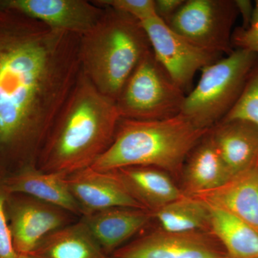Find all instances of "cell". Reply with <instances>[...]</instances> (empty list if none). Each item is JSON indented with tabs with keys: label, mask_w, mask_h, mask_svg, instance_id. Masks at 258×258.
I'll return each instance as SVG.
<instances>
[{
	"label": "cell",
	"mask_w": 258,
	"mask_h": 258,
	"mask_svg": "<svg viewBox=\"0 0 258 258\" xmlns=\"http://www.w3.org/2000/svg\"><path fill=\"white\" fill-rule=\"evenodd\" d=\"M80 37L0 8V150L37 159L82 71Z\"/></svg>",
	"instance_id": "cell-1"
},
{
	"label": "cell",
	"mask_w": 258,
	"mask_h": 258,
	"mask_svg": "<svg viewBox=\"0 0 258 258\" xmlns=\"http://www.w3.org/2000/svg\"><path fill=\"white\" fill-rule=\"evenodd\" d=\"M120 119L115 101L81 71L42 144L37 167L64 177L87 169L111 145Z\"/></svg>",
	"instance_id": "cell-2"
},
{
	"label": "cell",
	"mask_w": 258,
	"mask_h": 258,
	"mask_svg": "<svg viewBox=\"0 0 258 258\" xmlns=\"http://www.w3.org/2000/svg\"><path fill=\"white\" fill-rule=\"evenodd\" d=\"M209 131L198 128L181 114L159 120L121 118L111 145L88 168L108 172L152 166L177 175Z\"/></svg>",
	"instance_id": "cell-3"
},
{
	"label": "cell",
	"mask_w": 258,
	"mask_h": 258,
	"mask_svg": "<svg viewBox=\"0 0 258 258\" xmlns=\"http://www.w3.org/2000/svg\"><path fill=\"white\" fill-rule=\"evenodd\" d=\"M104 8L98 23L80 37V59L83 74L93 86L115 101L152 47L139 20Z\"/></svg>",
	"instance_id": "cell-4"
},
{
	"label": "cell",
	"mask_w": 258,
	"mask_h": 258,
	"mask_svg": "<svg viewBox=\"0 0 258 258\" xmlns=\"http://www.w3.org/2000/svg\"><path fill=\"white\" fill-rule=\"evenodd\" d=\"M258 56L235 49L207 66L196 87L186 95L180 114L195 126L210 130L238 101Z\"/></svg>",
	"instance_id": "cell-5"
},
{
	"label": "cell",
	"mask_w": 258,
	"mask_h": 258,
	"mask_svg": "<svg viewBox=\"0 0 258 258\" xmlns=\"http://www.w3.org/2000/svg\"><path fill=\"white\" fill-rule=\"evenodd\" d=\"M185 97L152 49L131 75L115 104L121 118L164 120L181 113Z\"/></svg>",
	"instance_id": "cell-6"
},
{
	"label": "cell",
	"mask_w": 258,
	"mask_h": 258,
	"mask_svg": "<svg viewBox=\"0 0 258 258\" xmlns=\"http://www.w3.org/2000/svg\"><path fill=\"white\" fill-rule=\"evenodd\" d=\"M239 13L235 0H185L167 25L195 45L221 55L232 50V28Z\"/></svg>",
	"instance_id": "cell-7"
},
{
	"label": "cell",
	"mask_w": 258,
	"mask_h": 258,
	"mask_svg": "<svg viewBox=\"0 0 258 258\" xmlns=\"http://www.w3.org/2000/svg\"><path fill=\"white\" fill-rule=\"evenodd\" d=\"M141 23L156 58L184 92L199 71L220 59V55L195 46L158 16Z\"/></svg>",
	"instance_id": "cell-8"
},
{
	"label": "cell",
	"mask_w": 258,
	"mask_h": 258,
	"mask_svg": "<svg viewBox=\"0 0 258 258\" xmlns=\"http://www.w3.org/2000/svg\"><path fill=\"white\" fill-rule=\"evenodd\" d=\"M0 8L18 12L60 31L82 36L98 23L105 8L86 0H6Z\"/></svg>",
	"instance_id": "cell-9"
},
{
	"label": "cell",
	"mask_w": 258,
	"mask_h": 258,
	"mask_svg": "<svg viewBox=\"0 0 258 258\" xmlns=\"http://www.w3.org/2000/svg\"><path fill=\"white\" fill-rule=\"evenodd\" d=\"M10 229L17 253L30 254L47 235L69 225V212L31 197L10 203Z\"/></svg>",
	"instance_id": "cell-10"
},
{
	"label": "cell",
	"mask_w": 258,
	"mask_h": 258,
	"mask_svg": "<svg viewBox=\"0 0 258 258\" xmlns=\"http://www.w3.org/2000/svg\"><path fill=\"white\" fill-rule=\"evenodd\" d=\"M205 232L155 230L119 249L115 258H229Z\"/></svg>",
	"instance_id": "cell-11"
},
{
	"label": "cell",
	"mask_w": 258,
	"mask_h": 258,
	"mask_svg": "<svg viewBox=\"0 0 258 258\" xmlns=\"http://www.w3.org/2000/svg\"><path fill=\"white\" fill-rule=\"evenodd\" d=\"M66 179L82 210L83 216L113 208L146 210L130 195L113 171L87 168L66 176Z\"/></svg>",
	"instance_id": "cell-12"
},
{
	"label": "cell",
	"mask_w": 258,
	"mask_h": 258,
	"mask_svg": "<svg viewBox=\"0 0 258 258\" xmlns=\"http://www.w3.org/2000/svg\"><path fill=\"white\" fill-rule=\"evenodd\" d=\"M182 191L198 196L218 189L232 177L222 159L210 130L189 153L181 171Z\"/></svg>",
	"instance_id": "cell-13"
},
{
	"label": "cell",
	"mask_w": 258,
	"mask_h": 258,
	"mask_svg": "<svg viewBox=\"0 0 258 258\" xmlns=\"http://www.w3.org/2000/svg\"><path fill=\"white\" fill-rule=\"evenodd\" d=\"M210 134L232 176L258 164L257 125L242 119L222 120Z\"/></svg>",
	"instance_id": "cell-14"
},
{
	"label": "cell",
	"mask_w": 258,
	"mask_h": 258,
	"mask_svg": "<svg viewBox=\"0 0 258 258\" xmlns=\"http://www.w3.org/2000/svg\"><path fill=\"white\" fill-rule=\"evenodd\" d=\"M152 213L144 209L113 208L83 216V221L105 252H112L142 230Z\"/></svg>",
	"instance_id": "cell-15"
},
{
	"label": "cell",
	"mask_w": 258,
	"mask_h": 258,
	"mask_svg": "<svg viewBox=\"0 0 258 258\" xmlns=\"http://www.w3.org/2000/svg\"><path fill=\"white\" fill-rule=\"evenodd\" d=\"M3 189L7 193L24 194L73 215H83L82 210L73 196L66 177L45 172L35 166H25L15 175L5 180Z\"/></svg>",
	"instance_id": "cell-16"
},
{
	"label": "cell",
	"mask_w": 258,
	"mask_h": 258,
	"mask_svg": "<svg viewBox=\"0 0 258 258\" xmlns=\"http://www.w3.org/2000/svg\"><path fill=\"white\" fill-rule=\"evenodd\" d=\"M113 172L130 195L152 213L184 195L171 174L158 168L132 166Z\"/></svg>",
	"instance_id": "cell-17"
},
{
	"label": "cell",
	"mask_w": 258,
	"mask_h": 258,
	"mask_svg": "<svg viewBox=\"0 0 258 258\" xmlns=\"http://www.w3.org/2000/svg\"><path fill=\"white\" fill-rule=\"evenodd\" d=\"M195 197L225 209L258 232V164L218 189Z\"/></svg>",
	"instance_id": "cell-18"
},
{
	"label": "cell",
	"mask_w": 258,
	"mask_h": 258,
	"mask_svg": "<svg viewBox=\"0 0 258 258\" xmlns=\"http://www.w3.org/2000/svg\"><path fill=\"white\" fill-rule=\"evenodd\" d=\"M30 254L37 258H108L83 220L51 232Z\"/></svg>",
	"instance_id": "cell-19"
},
{
	"label": "cell",
	"mask_w": 258,
	"mask_h": 258,
	"mask_svg": "<svg viewBox=\"0 0 258 258\" xmlns=\"http://www.w3.org/2000/svg\"><path fill=\"white\" fill-rule=\"evenodd\" d=\"M206 203L210 233L221 242L228 257L258 258L257 231L225 209Z\"/></svg>",
	"instance_id": "cell-20"
},
{
	"label": "cell",
	"mask_w": 258,
	"mask_h": 258,
	"mask_svg": "<svg viewBox=\"0 0 258 258\" xmlns=\"http://www.w3.org/2000/svg\"><path fill=\"white\" fill-rule=\"evenodd\" d=\"M161 230L184 233L210 232V211L201 198L184 195L172 203L152 212Z\"/></svg>",
	"instance_id": "cell-21"
},
{
	"label": "cell",
	"mask_w": 258,
	"mask_h": 258,
	"mask_svg": "<svg viewBox=\"0 0 258 258\" xmlns=\"http://www.w3.org/2000/svg\"><path fill=\"white\" fill-rule=\"evenodd\" d=\"M234 119L248 120L258 126V58L238 101L221 121Z\"/></svg>",
	"instance_id": "cell-22"
},
{
	"label": "cell",
	"mask_w": 258,
	"mask_h": 258,
	"mask_svg": "<svg viewBox=\"0 0 258 258\" xmlns=\"http://www.w3.org/2000/svg\"><path fill=\"white\" fill-rule=\"evenodd\" d=\"M95 4L130 15L140 23L157 17L154 0H96Z\"/></svg>",
	"instance_id": "cell-23"
},
{
	"label": "cell",
	"mask_w": 258,
	"mask_h": 258,
	"mask_svg": "<svg viewBox=\"0 0 258 258\" xmlns=\"http://www.w3.org/2000/svg\"><path fill=\"white\" fill-rule=\"evenodd\" d=\"M232 47L252 52L258 56V0L254 3L253 16L247 28L241 27L234 30Z\"/></svg>",
	"instance_id": "cell-24"
},
{
	"label": "cell",
	"mask_w": 258,
	"mask_h": 258,
	"mask_svg": "<svg viewBox=\"0 0 258 258\" xmlns=\"http://www.w3.org/2000/svg\"><path fill=\"white\" fill-rule=\"evenodd\" d=\"M7 192L0 189V258H17L6 215Z\"/></svg>",
	"instance_id": "cell-25"
},
{
	"label": "cell",
	"mask_w": 258,
	"mask_h": 258,
	"mask_svg": "<svg viewBox=\"0 0 258 258\" xmlns=\"http://www.w3.org/2000/svg\"><path fill=\"white\" fill-rule=\"evenodd\" d=\"M156 13L167 23L184 5L185 0H154Z\"/></svg>",
	"instance_id": "cell-26"
},
{
	"label": "cell",
	"mask_w": 258,
	"mask_h": 258,
	"mask_svg": "<svg viewBox=\"0 0 258 258\" xmlns=\"http://www.w3.org/2000/svg\"><path fill=\"white\" fill-rule=\"evenodd\" d=\"M236 7L239 15L242 20V28H247L253 16L254 3L250 0H235Z\"/></svg>",
	"instance_id": "cell-27"
},
{
	"label": "cell",
	"mask_w": 258,
	"mask_h": 258,
	"mask_svg": "<svg viewBox=\"0 0 258 258\" xmlns=\"http://www.w3.org/2000/svg\"><path fill=\"white\" fill-rule=\"evenodd\" d=\"M17 258H37L31 254H18Z\"/></svg>",
	"instance_id": "cell-28"
}]
</instances>
